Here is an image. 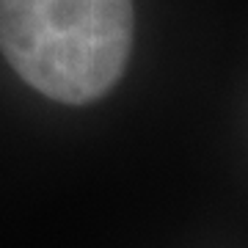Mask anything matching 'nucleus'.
<instances>
[{
    "label": "nucleus",
    "instance_id": "1",
    "mask_svg": "<svg viewBox=\"0 0 248 248\" xmlns=\"http://www.w3.org/2000/svg\"><path fill=\"white\" fill-rule=\"evenodd\" d=\"M133 0H0V50L45 97L86 105L113 89L133 50Z\"/></svg>",
    "mask_w": 248,
    "mask_h": 248
}]
</instances>
